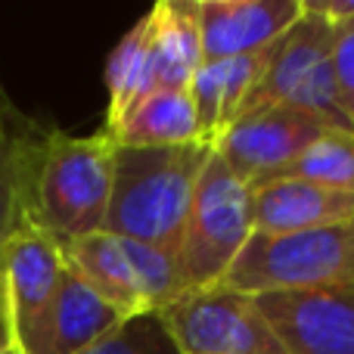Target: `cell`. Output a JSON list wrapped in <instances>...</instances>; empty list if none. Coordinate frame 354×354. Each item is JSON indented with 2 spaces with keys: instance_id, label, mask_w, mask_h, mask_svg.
<instances>
[{
  "instance_id": "1",
  "label": "cell",
  "mask_w": 354,
  "mask_h": 354,
  "mask_svg": "<svg viewBox=\"0 0 354 354\" xmlns=\"http://www.w3.org/2000/svg\"><path fill=\"white\" fill-rule=\"evenodd\" d=\"M214 147H118L106 233L177 255L193 193Z\"/></svg>"
},
{
  "instance_id": "17",
  "label": "cell",
  "mask_w": 354,
  "mask_h": 354,
  "mask_svg": "<svg viewBox=\"0 0 354 354\" xmlns=\"http://www.w3.org/2000/svg\"><path fill=\"white\" fill-rule=\"evenodd\" d=\"M44 131L47 128H35L28 134L0 140V258L25 227H37L31 212V193H35V168Z\"/></svg>"
},
{
  "instance_id": "12",
  "label": "cell",
  "mask_w": 354,
  "mask_h": 354,
  "mask_svg": "<svg viewBox=\"0 0 354 354\" xmlns=\"http://www.w3.org/2000/svg\"><path fill=\"white\" fill-rule=\"evenodd\" d=\"M354 221V193L308 180H270L252 189L255 233H295Z\"/></svg>"
},
{
  "instance_id": "10",
  "label": "cell",
  "mask_w": 354,
  "mask_h": 354,
  "mask_svg": "<svg viewBox=\"0 0 354 354\" xmlns=\"http://www.w3.org/2000/svg\"><path fill=\"white\" fill-rule=\"evenodd\" d=\"M326 124L317 115L295 106H261L243 112L224 134L214 140V156L230 168L249 189L274 177L283 165L299 159Z\"/></svg>"
},
{
  "instance_id": "18",
  "label": "cell",
  "mask_w": 354,
  "mask_h": 354,
  "mask_svg": "<svg viewBox=\"0 0 354 354\" xmlns=\"http://www.w3.org/2000/svg\"><path fill=\"white\" fill-rule=\"evenodd\" d=\"M106 87H109V106H106V131H112L147 93H153V75H149V22L147 16L115 44L109 62H106Z\"/></svg>"
},
{
  "instance_id": "8",
  "label": "cell",
  "mask_w": 354,
  "mask_h": 354,
  "mask_svg": "<svg viewBox=\"0 0 354 354\" xmlns=\"http://www.w3.org/2000/svg\"><path fill=\"white\" fill-rule=\"evenodd\" d=\"M252 299L286 354H354V280Z\"/></svg>"
},
{
  "instance_id": "13",
  "label": "cell",
  "mask_w": 354,
  "mask_h": 354,
  "mask_svg": "<svg viewBox=\"0 0 354 354\" xmlns=\"http://www.w3.org/2000/svg\"><path fill=\"white\" fill-rule=\"evenodd\" d=\"M268 53L270 47L252 56H236V59L202 62L196 68L187 91L193 97L196 118H199V134L205 143L214 147V140L239 118L252 87L258 84V78L264 72Z\"/></svg>"
},
{
  "instance_id": "14",
  "label": "cell",
  "mask_w": 354,
  "mask_h": 354,
  "mask_svg": "<svg viewBox=\"0 0 354 354\" xmlns=\"http://www.w3.org/2000/svg\"><path fill=\"white\" fill-rule=\"evenodd\" d=\"M153 91H187L202 66L196 0H159L147 12Z\"/></svg>"
},
{
  "instance_id": "16",
  "label": "cell",
  "mask_w": 354,
  "mask_h": 354,
  "mask_svg": "<svg viewBox=\"0 0 354 354\" xmlns=\"http://www.w3.org/2000/svg\"><path fill=\"white\" fill-rule=\"evenodd\" d=\"M109 134L118 147H187L202 140L189 91L147 93Z\"/></svg>"
},
{
  "instance_id": "9",
  "label": "cell",
  "mask_w": 354,
  "mask_h": 354,
  "mask_svg": "<svg viewBox=\"0 0 354 354\" xmlns=\"http://www.w3.org/2000/svg\"><path fill=\"white\" fill-rule=\"evenodd\" d=\"M0 274L6 283L12 348L19 354H44L50 314L66 274L62 245L41 227H25L3 249Z\"/></svg>"
},
{
  "instance_id": "19",
  "label": "cell",
  "mask_w": 354,
  "mask_h": 354,
  "mask_svg": "<svg viewBox=\"0 0 354 354\" xmlns=\"http://www.w3.org/2000/svg\"><path fill=\"white\" fill-rule=\"evenodd\" d=\"M270 180H308L339 189V193H354V131H326V134H320L299 159L283 165L264 183Z\"/></svg>"
},
{
  "instance_id": "6",
  "label": "cell",
  "mask_w": 354,
  "mask_h": 354,
  "mask_svg": "<svg viewBox=\"0 0 354 354\" xmlns=\"http://www.w3.org/2000/svg\"><path fill=\"white\" fill-rule=\"evenodd\" d=\"M62 258L72 274L97 289L124 317L159 314L183 292L177 258L171 252L115 233L100 230L62 243Z\"/></svg>"
},
{
  "instance_id": "5",
  "label": "cell",
  "mask_w": 354,
  "mask_h": 354,
  "mask_svg": "<svg viewBox=\"0 0 354 354\" xmlns=\"http://www.w3.org/2000/svg\"><path fill=\"white\" fill-rule=\"evenodd\" d=\"M354 280V221L295 233H252L224 286L245 295Z\"/></svg>"
},
{
  "instance_id": "26",
  "label": "cell",
  "mask_w": 354,
  "mask_h": 354,
  "mask_svg": "<svg viewBox=\"0 0 354 354\" xmlns=\"http://www.w3.org/2000/svg\"><path fill=\"white\" fill-rule=\"evenodd\" d=\"M351 118H354V106H351Z\"/></svg>"
},
{
  "instance_id": "20",
  "label": "cell",
  "mask_w": 354,
  "mask_h": 354,
  "mask_svg": "<svg viewBox=\"0 0 354 354\" xmlns=\"http://www.w3.org/2000/svg\"><path fill=\"white\" fill-rule=\"evenodd\" d=\"M84 354H180V348L159 314H134Z\"/></svg>"
},
{
  "instance_id": "24",
  "label": "cell",
  "mask_w": 354,
  "mask_h": 354,
  "mask_svg": "<svg viewBox=\"0 0 354 354\" xmlns=\"http://www.w3.org/2000/svg\"><path fill=\"white\" fill-rule=\"evenodd\" d=\"M0 345L12 348V333H10V305H6V283L0 274Z\"/></svg>"
},
{
  "instance_id": "4",
  "label": "cell",
  "mask_w": 354,
  "mask_h": 354,
  "mask_svg": "<svg viewBox=\"0 0 354 354\" xmlns=\"http://www.w3.org/2000/svg\"><path fill=\"white\" fill-rule=\"evenodd\" d=\"M252 233V189L212 153L196 183L174 255L183 292L224 283Z\"/></svg>"
},
{
  "instance_id": "7",
  "label": "cell",
  "mask_w": 354,
  "mask_h": 354,
  "mask_svg": "<svg viewBox=\"0 0 354 354\" xmlns=\"http://www.w3.org/2000/svg\"><path fill=\"white\" fill-rule=\"evenodd\" d=\"M159 317L180 354H286L255 299L224 283L180 292Z\"/></svg>"
},
{
  "instance_id": "11",
  "label": "cell",
  "mask_w": 354,
  "mask_h": 354,
  "mask_svg": "<svg viewBox=\"0 0 354 354\" xmlns=\"http://www.w3.org/2000/svg\"><path fill=\"white\" fill-rule=\"evenodd\" d=\"M301 16V0H196L202 62L274 47Z\"/></svg>"
},
{
  "instance_id": "22",
  "label": "cell",
  "mask_w": 354,
  "mask_h": 354,
  "mask_svg": "<svg viewBox=\"0 0 354 354\" xmlns=\"http://www.w3.org/2000/svg\"><path fill=\"white\" fill-rule=\"evenodd\" d=\"M301 6L314 16H320L324 22H330L333 28L354 22V0H301Z\"/></svg>"
},
{
  "instance_id": "21",
  "label": "cell",
  "mask_w": 354,
  "mask_h": 354,
  "mask_svg": "<svg viewBox=\"0 0 354 354\" xmlns=\"http://www.w3.org/2000/svg\"><path fill=\"white\" fill-rule=\"evenodd\" d=\"M333 75L345 106H354V22L333 28Z\"/></svg>"
},
{
  "instance_id": "3",
  "label": "cell",
  "mask_w": 354,
  "mask_h": 354,
  "mask_svg": "<svg viewBox=\"0 0 354 354\" xmlns=\"http://www.w3.org/2000/svg\"><path fill=\"white\" fill-rule=\"evenodd\" d=\"M261 106H295L317 115L330 131H354V118L333 75V25L305 6L292 28L270 47L243 112Z\"/></svg>"
},
{
  "instance_id": "23",
  "label": "cell",
  "mask_w": 354,
  "mask_h": 354,
  "mask_svg": "<svg viewBox=\"0 0 354 354\" xmlns=\"http://www.w3.org/2000/svg\"><path fill=\"white\" fill-rule=\"evenodd\" d=\"M35 128H37V124L31 122V118H25L22 112L10 103L3 84H0V140H10V137H19V134H28V131H35Z\"/></svg>"
},
{
  "instance_id": "2",
  "label": "cell",
  "mask_w": 354,
  "mask_h": 354,
  "mask_svg": "<svg viewBox=\"0 0 354 354\" xmlns=\"http://www.w3.org/2000/svg\"><path fill=\"white\" fill-rule=\"evenodd\" d=\"M115 149V137L106 128L87 137L56 128L44 131L31 212L35 224L59 245L106 230Z\"/></svg>"
},
{
  "instance_id": "25",
  "label": "cell",
  "mask_w": 354,
  "mask_h": 354,
  "mask_svg": "<svg viewBox=\"0 0 354 354\" xmlns=\"http://www.w3.org/2000/svg\"><path fill=\"white\" fill-rule=\"evenodd\" d=\"M0 354H19L16 348H10V345H0Z\"/></svg>"
},
{
  "instance_id": "15",
  "label": "cell",
  "mask_w": 354,
  "mask_h": 354,
  "mask_svg": "<svg viewBox=\"0 0 354 354\" xmlns=\"http://www.w3.org/2000/svg\"><path fill=\"white\" fill-rule=\"evenodd\" d=\"M122 320L124 314L115 305H109L97 289L66 268L50 314L44 354H84L103 336H109Z\"/></svg>"
}]
</instances>
